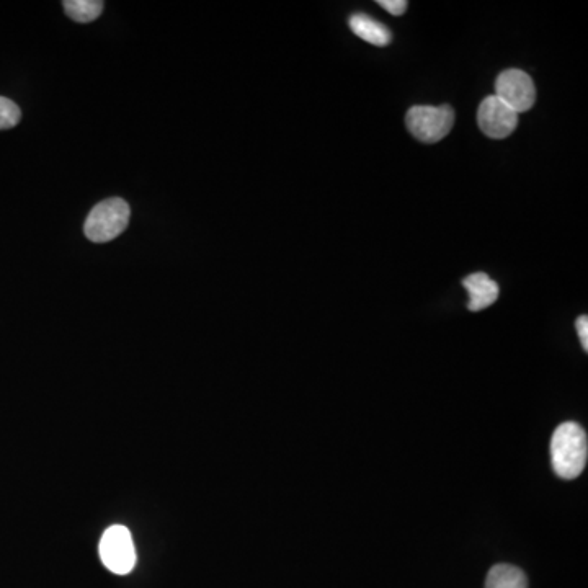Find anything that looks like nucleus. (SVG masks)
<instances>
[{
    "label": "nucleus",
    "instance_id": "423d86ee",
    "mask_svg": "<svg viewBox=\"0 0 588 588\" xmlns=\"http://www.w3.org/2000/svg\"><path fill=\"white\" fill-rule=\"evenodd\" d=\"M477 125L482 133L492 139L508 138L517 130L518 113L508 107L500 98L487 97L482 100L477 112Z\"/></svg>",
    "mask_w": 588,
    "mask_h": 588
},
{
    "label": "nucleus",
    "instance_id": "f03ea898",
    "mask_svg": "<svg viewBox=\"0 0 588 588\" xmlns=\"http://www.w3.org/2000/svg\"><path fill=\"white\" fill-rule=\"evenodd\" d=\"M130 218L131 208L125 200L110 198L102 201L85 219V236L97 244L113 241L126 231Z\"/></svg>",
    "mask_w": 588,
    "mask_h": 588
},
{
    "label": "nucleus",
    "instance_id": "1a4fd4ad",
    "mask_svg": "<svg viewBox=\"0 0 588 588\" xmlns=\"http://www.w3.org/2000/svg\"><path fill=\"white\" fill-rule=\"evenodd\" d=\"M486 588H528V579L518 567L497 564L487 574Z\"/></svg>",
    "mask_w": 588,
    "mask_h": 588
},
{
    "label": "nucleus",
    "instance_id": "f257e3e1",
    "mask_svg": "<svg viewBox=\"0 0 588 588\" xmlns=\"http://www.w3.org/2000/svg\"><path fill=\"white\" fill-rule=\"evenodd\" d=\"M587 456V433L584 428L575 422L559 425L551 440L554 473L567 481L579 477L584 473Z\"/></svg>",
    "mask_w": 588,
    "mask_h": 588
},
{
    "label": "nucleus",
    "instance_id": "f8f14e48",
    "mask_svg": "<svg viewBox=\"0 0 588 588\" xmlns=\"http://www.w3.org/2000/svg\"><path fill=\"white\" fill-rule=\"evenodd\" d=\"M384 10H388L389 14L391 15H402L406 12L407 4L406 0H379L378 2Z\"/></svg>",
    "mask_w": 588,
    "mask_h": 588
},
{
    "label": "nucleus",
    "instance_id": "39448f33",
    "mask_svg": "<svg viewBox=\"0 0 588 588\" xmlns=\"http://www.w3.org/2000/svg\"><path fill=\"white\" fill-rule=\"evenodd\" d=\"M495 97L517 113L530 112L536 102L535 82L520 69H508L495 81Z\"/></svg>",
    "mask_w": 588,
    "mask_h": 588
},
{
    "label": "nucleus",
    "instance_id": "7ed1b4c3",
    "mask_svg": "<svg viewBox=\"0 0 588 588\" xmlns=\"http://www.w3.org/2000/svg\"><path fill=\"white\" fill-rule=\"evenodd\" d=\"M407 130L422 143H438L446 138L455 125V112L450 105L441 107H412L406 116Z\"/></svg>",
    "mask_w": 588,
    "mask_h": 588
},
{
    "label": "nucleus",
    "instance_id": "9d476101",
    "mask_svg": "<svg viewBox=\"0 0 588 588\" xmlns=\"http://www.w3.org/2000/svg\"><path fill=\"white\" fill-rule=\"evenodd\" d=\"M63 5L67 17H71L74 22L89 23L102 15L105 4L102 0H66Z\"/></svg>",
    "mask_w": 588,
    "mask_h": 588
},
{
    "label": "nucleus",
    "instance_id": "6e6552de",
    "mask_svg": "<svg viewBox=\"0 0 588 588\" xmlns=\"http://www.w3.org/2000/svg\"><path fill=\"white\" fill-rule=\"evenodd\" d=\"M350 28L361 40L373 46H388L391 43V32L383 23L365 14H355L350 17Z\"/></svg>",
    "mask_w": 588,
    "mask_h": 588
},
{
    "label": "nucleus",
    "instance_id": "9b49d317",
    "mask_svg": "<svg viewBox=\"0 0 588 588\" xmlns=\"http://www.w3.org/2000/svg\"><path fill=\"white\" fill-rule=\"evenodd\" d=\"M22 112L10 98L0 97V131L10 130L20 123Z\"/></svg>",
    "mask_w": 588,
    "mask_h": 588
},
{
    "label": "nucleus",
    "instance_id": "20e7f679",
    "mask_svg": "<svg viewBox=\"0 0 588 588\" xmlns=\"http://www.w3.org/2000/svg\"><path fill=\"white\" fill-rule=\"evenodd\" d=\"M100 559L108 571L116 575L130 574L136 567V546L130 530L123 525H113L100 539Z\"/></svg>",
    "mask_w": 588,
    "mask_h": 588
},
{
    "label": "nucleus",
    "instance_id": "0eeeda50",
    "mask_svg": "<svg viewBox=\"0 0 588 588\" xmlns=\"http://www.w3.org/2000/svg\"><path fill=\"white\" fill-rule=\"evenodd\" d=\"M463 286L469 293V311L479 312L487 309L499 298V285L486 273H473L464 278Z\"/></svg>",
    "mask_w": 588,
    "mask_h": 588
},
{
    "label": "nucleus",
    "instance_id": "ddd939ff",
    "mask_svg": "<svg viewBox=\"0 0 588 588\" xmlns=\"http://www.w3.org/2000/svg\"><path fill=\"white\" fill-rule=\"evenodd\" d=\"M575 326H577V332H579V339L582 347H584V352H588V317L580 316Z\"/></svg>",
    "mask_w": 588,
    "mask_h": 588
}]
</instances>
